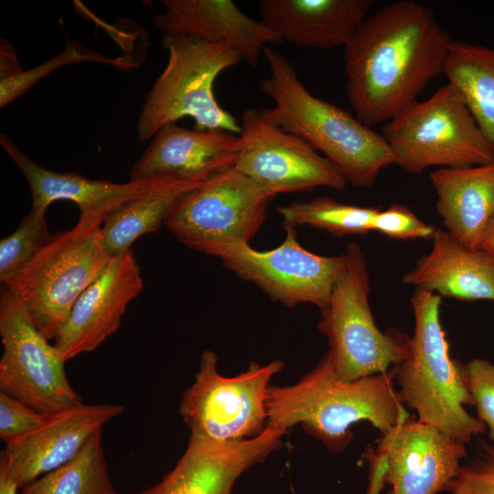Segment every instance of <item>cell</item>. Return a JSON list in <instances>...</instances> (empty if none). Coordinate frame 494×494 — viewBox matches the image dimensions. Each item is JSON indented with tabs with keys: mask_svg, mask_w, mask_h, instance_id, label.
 Returning <instances> with one entry per match:
<instances>
[{
	"mask_svg": "<svg viewBox=\"0 0 494 494\" xmlns=\"http://www.w3.org/2000/svg\"><path fill=\"white\" fill-rule=\"evenodd\" d=\"M452 41L434 12L415 1L393 2L367 16L344 47L347 94L356 117L370 126L415 102L443 73Z\"/></svg>",
	"mask_w": 494,
	"mask_h": 494,
	"instance_id": "obj_1",
	"label": "cell"
},
{
	"mask_svg": "<svg viewBox=\"0 0 494 494\" xmlns=\"http://www.w3.org/2000/svg\"><path fill=\"white\" fill-rule=\"evenodd\" d=\"M392 368L381 374L345 382L338 379L329 351L295 384L269 386L267 424L286 430L296 424L331 452L352 440L351 426L367 421L381 434L409 420Z\"/></svg>",
	"mask_w": 494,
	"mask_h": 494,
	"instance_id": "obj_2",
	"label": "cell"
},
{
	"mask_svg": "<svg viewBox=\"0 0 494 494\" xmlns=\"http://www.w3.org/2000/svg\"><path fill=\"white\" fill-rule=\"evenodd\" d=\"M263 56L269 77L260 88L274 102L273 107L260 110L267 121L322 152L354 187H371L383 168L395 164L382 134L311 94L278 50L266 47Z\"/></svg>",
	"mask_w": 494,
	"mask_h": 494,
	"instance_id": "obj_3",
	"label": "cell"
},
{
	"mask_svg": "<svg viewBox=\"0 0 494 494\" xmlns=\"http://www.w3.org/2000/svg\"><path fill=\"white\" fill-rule=\"evenodd\" d=\"M411 303L414 330L406 357L392 367L404 404L417 420L433 425L463 444L484 433L486 425L469 414L474 405L467 389L465 365L454 360L440 321L441 296L415 289Z\"/></svg>",
	"mask_w": 494,
	"mask_h": 494,
	"instance_id": "obj_4",
	"label": "cell"
},
{
	"mask_svg": "<svg viewBox=\"0 0 494 494\" xmlns=\"http://www.w3.org/2000/svg\"><path fill=\"white\" fill-rule=\"evenodd\" d=\"M103 214H81L75 226L53 236L5 284L37 328L55 339L80 295L113 259L102 242Z\"/></svg>",
	"mask_w": 494,
	"mask_h": 494,
	"instance_id": "obj_5",
	"label": "cell"
},
{
	"mask_svg": "<svg viewBox=\"0 0 494 494\" xmlns=\"http://www.w3.org/2000/svg\"><path fill=\"white\" fill-rule=\"evenodd\" d=\"M164 43L168 61L142 106L138 140L153 138L164 125L185 116L193 118L199 130L240 134V121L221 107L213 91L217 77L243 59L240 51L225 41L189 36H165Z\"/></svg>",
	"mask_w": 494,
	"mask_h": 494,
	"instance_id": "obj_6",
	"label": "cell"
},
{
	"mask_svg": "<svg viewBox=\"0 0 494 494\" xmlns=\"http://www.w3.org/2000/svg\"><path fill=\"white\" fill-rule=\"evenodd\" d=\"M382 135L395 165L419 174L430 166L494 162L493 154L457 89L446 83L386 122Z\"/></svg>",
	"mask_w": 494,
	"mask_h": 494,
	"instance_id": "obj_7",
	"label": "cell"
},
{
	"mask_svg": "<svg viewBox=\"0 0 494 494\" xmlns=\"http://www.w3.org/2000/svg\"><path fill=\"white\" fill-rule=\"evenodd\" d=\"M345 254L346 271L320 309L318 329L328 338L338 379L349 382L389 371L406 357L410 337L378 328L369 303L365 254L357 243H349Z\"/></svg>",
	"mask_w": 494,
	"mask_h": 494,
	"instance_id": "obj_8",
	"label": "cell"
},
{
	"mask_svg": "<svg viewBox=\"0 0 494 494\" xmlns=\"http://www.w3.org/2000/svg\"><path fill=\"white\" fill-rule=\"evenodd\" d=\"M274 198L231 167L187 193L164 224L185 246L217 257L228 248L249 244Z\"/></svg>",
	"mask_w": 494,
	"mask_h": 494,
	"instance_id": "obj_9",
	"label": "cell"
},
{
	"mask_svg": "<svg viewBox=\"0 0 494 494\" xmlns=\"http://www.w3.org/2000/svg\"><path fill=\"white\" fill-rule=\"evenodd\" d=\"M217 365V354L204 350L195 381L182 394L179 413L191 435L218 442L260 435L267 426L269 381L284 362H251L234 377L221 376Z\"/></svg>",
	"mask_w": 494,
	"mask_h": 494,
	"instance_id": "obj_10",
	"label": "cell"
},
{
	"mask_svg": "<svg viewBox=\"0 0 494 494\" xmlns=\"http://www.w3.org/2000/svg\"><path fill=\"white\" fill-rule=\"evenodd\" d=\"M0 336L1 392L45 414L82 403L67 379L57 348L5 287L0 293Z\"/></svg>",
	"mask_w": 494,
	"mask_h": 494,
	"instance_id": "obj_11",
	"label": "cell"
},
{
	"mask_svg": "<svg viewBox=\"0 0 494 494\" xmlns=\"http://www.w3.org/2000/svg\"><path fill=\"white\" fill-rule=\"evenodd\" d=\"M284 228L285 238L274 249L260 252L242 244L222 251L217 258L287 307L309 303L322 309L346 271L347 256L309 252L299 243L295 228Z\"/></svg>",
	"mask_w": 494,
	"mask_h": 494,
	"instance_id": "obj_12",
	"label": "cell"
},
{
	"mask_svg": "<svg viewBox=\"0 0 494 494\" xmlns=\"http://www.w3.org/2000/svg\"><path fill=\"white\" fill-rule=\"evenodd\" d=\"M241 124V148L233 167L273 196L314 189L343 190L347 180L324 156L297 136L247 109Z\"/></svg>",
	"mask_w": 494,
	"mask_h": 494,
	"instance_id": "obj_13",
	"label": "cell"
},
{
	"mask_svg": "<svg viewBox=\"0 0 494 494\" xmlns=\"http://www.w3.org/2000/svg\"><path fill=\"white\" fill-rule=\"evenodd\" d=\"M373 452L384 465L392 494L445 491L467 456L465 444L418 420L382 434Z\"/></svg>",
	"mask_w": 494,
	"mask_h": 494,
	"instance_id": "obj_14",
	"label": "cell"
},
{
	"mask_svg": "<svg viewBox=\"0 0 494 494\" xmlns=\"http://www.w3.org/2000/svg\"><path fill=\"white\" fill-rule=\"evenodd\" d=\"M286 431L267 424L254 437L228 442L190 435L175 467L156 485L134 494H231L241 475L277 449Z\"/></svg>",
	"mask_w": 494,
	"mask_h": 494,
	"instance_id": "obj_15",
	"label": "cell"
},
{
	"mask_svg": "<svg viewBox=\"0 0 494 494\" xmlns=\"http://www.w3.org/2000/svg\"><path fill=\"white\" fill-rule=\"evenodd\" d=\"M143 288L141 269L133 251L113 257L77 299L55 338L54 345L63 360L93 351L114 334L128 304Z\"/></svg>",
	"mask_w": 494,
	"mask_h": 494,
	"instance_id": "obj_16",
	"label": "cell"
},
{
	"mask_svg": "<svg viewBox=\"0 0 494 494\" xmlns=\"http://www.w3.org/2000/svg\"><path fill=\"white\" fill-rule=\"evenodd\" d=\"M124 411L120 404L83 403L48 414L29 434L6 443L3 452L19 488L72 459L88 439Z\"/></svg>",
	"mask_w": 494,
	"mask_h": 494,
	"instance_id": "obj_17",
	"label": "cell"
},
{
	"mask_svg": "<svg viewBox=\"0 0 494 494\" xmlns=\"http://www.w3.org/2000/svg\"><path fill=\"white\" fill-rule=\"evenodd\" d=\"M240 148L237 134L167 124L133 165L130 180L204 181L233 167Z\"/></svg>",
	"mask_w": 494,
	"mask_h": 494,
	"instance_id": "obj_18",
	"label": "cell"
},
{
	"mask_svg": "<svg viewBox=\"0 0 494 494\" xmlns=\"http://www.w3.org/2000/svg\"><path fill=\"white\" fill-rule=\"evenodd\" d=\"M164 11L154 17L165 36H189L225 41L255 68L268 44L282 40L262 21L246 16L231 0H163Z\"/></svg>",
	"mask_w": 494,
	"mask_h": 494,
	"instance_id": "obj_19",
	"label": "cell"
},
{
	"mask_svg": "<svg viewBox=\"0 0 494 494\" xmlns=\"http://www.w3.org/2000/svg\"><path fill=\"white\" fill-rule=\"evenodd\" d=\"M371 0H261L262 22L282 41L330 49L351 40Z\"/></svg>",
	"mask_w": 494,
	"mask_h": 494,
	"instance_id": "obj_20",
	"label": "cell"
},
{
	"mask_svg": "<svg viewBox=\"0 0 494 494\" xmlns=\"http://www.w3.org/2000/svg\"><path fill=\"white\" fill-rule=\"evenodd\" d=\"M433 246L403 277L405 285L459 300L494 302V258L436 229Z\"/></svg>",
	"mask_w": 494,
	"mask_h": 494,
	"instance_id": "obj_21",
	"label": "cell"
},
{
	"mask_svg": "<svg viewBox=\"0 0 494 494\" xmlns=\"http://www.w3.org/2000/svg\"><path fill=\"white\" fill-rule=\"evenodd\" d=\"M0 144L9 158L22 172L31 193V211L46 214L54 201L74 202L81 214H103L105 217L129 200L145 186L144 182L115 183L107 179H91L75 172L49 170L24 153L5 134Z\"/></svg>",
	"mask_w": 494,
	"mask_h": 494,
	"instance_id": "obj_22",
	"label": "cell"
},
{
	"mask_svg": "<svg viewBox=\"0 0 494 494\" xmlns=\"http://www.w3.org/2000/svg\"><path fill=\"white\" fill-rule=\"evenodd\" d=\"M429 177L446 231L466 246L480 248L484 232L494 219V162L440 167Z\"/></svg>",
	"mask_w": 494,
	"mask_h": 494,
	"instance_id": "obj_23",
	"label": "cell"
},
{
	"mask_svg": "<svg viewBox=\"0 0 494 494\" xmlns=\"http://www.w3.org/2000/svg\"><path fill=\"white\" fill-rule=\"evenodd\" d=\"M201 182L145 181L138 193L104 218L102 234L107 252L113 257L122 254L140 236L158 230L178 201Z\"/></svg>",
	"mask_w": 494,
	"mask_h": 494,
	"instance_id": "obj_24",
	"label": "cell"
},
{
	"mask_svg": "<svg viewBox=\"0 0 494 494\" xmlns=\"http://www.w3.org/2000/svg\"><path fill=\"white\" fill-rule=\"evenodd\" d=\"M443 74L463 97L494 156V48L453 40Z\"/></svg>",
	"mask_w": 494,
	"mask_h": 494,
	"instance_id": "obj_25",
	"label": "cell"
},
{
	"mask_svg": "<svg viewBox=\"0 0 494 494\" xmlns=\"http://www.w3.org/2000/svg\"><path fill=\"white\" fill-rule=\"evenodd\" d=\"M22 489L19 494H121L109 476L102 429L69 462Z\"/></svg>",
	"mask_w": 494,
	"mask_h": 494,
	"instance_id": "obj_26",
	"label": "cell"
},
{
	"mask_svg": "<svg viewBox=\"0 0 494 494\" xmlns=\"http://www.w3.org/2000/svg\"><path fill=\"white\" fill-rule=\"evenodd\" d=\"M379 209L338 202L328 197L294 201L277 208L284 227L310 226L337 236L364 235L371 231Z\"/></svg>",
	"mask_w": 494,
	"mask_h": 494,
	"instance_id": "obj_27",
	"label": "cell"
},
{
	"mask_svg": "<svg viewBox=\"0 0 494 494\" xmlns=\"http://www.w3.org/2000/svg\"><path fill=\"white\" fill-rule=\"evenodd\" d=\"M45 214L29 211L18 227L0 242V281L5 284L27 265L53 239Z\"/></svg>",
	"mask_w": 494,
	"mask_h": 494,
	"instance_id": "obj_28",
	"label": "cell"
},
{
	"mask_svg": "<svg viewBox=\"0 0 494 494\" xmlns=\"http://www.w3.org/2000/svg\"><path fill=\"white\" fill-rule=\"evenodd\" d=\"M92 61L109 64L117 68L129 67V62L124 59H111L87 49L77 41H68L63 52L53 57L44 64L29 70H21L18 73L0 81V106L5 107L17 97L22 95L38 81L49 74L55 69L70 63Z\"/></svg>",
	"mask_w": 494,
	"mask_h": 494,
	"instance_id": "obj_29",
	"label": "cell"
},
{
	"mask_svg": "<svg viewBox=\"0 0 494 494\" xmlns=\"http://www.w3.org/2000/svg\"><path fill=\"white\" fill-rule=\"evenodd\" d=\"M448 494H494V445L483 443L446 488Z\"/></svg>",
	"mask_w": 494,
	"mask_h": 494,
	"instance_id": "obj_30",
	"label": "cell"
},
{
	"mask_svg": "<svg viewBox=\"0 0 494 494\" xmlns=\"http://www.w3.org/2000/svg\"><path fill=\"white\" fill-rule=\"evenodd\" d=\"M467 389L477 407L478 418L494 441V363L480 358L465 365Z\"/></svg>",
	"mask_w": 494,
	"mask_h": 494,
	"instance_id": "obj_31",
	"label": "cell"
},
{
	"mask_svg": "<svg viewBox=\"0 0 494 494\" xmlns=\"http://www.w3.org/2000/svg\"><path fill=\"white\" fill-rule=\"evenodd\" d=\"M436 229L420 220L403 205L393 203L378 210L371 222V231L392 239H432Z\"/></svg>",
	"mask_w": 494,
	"mask_h": 494,
	"instance_id": "obj_32",
	"label": "cell"
},
{
	"mask_svg": "<svg viewBox=\"0 0 494 494\" xmlns=\"http://www.w3.org/2000/svg\"><path fill=\"white\" fill-rule=\"evenodd\" d=\"M48 416L0 392V438L5 444L34 431Z\"/></svg>",
	"mask_w": 494,
	"mask_h": 494,
	"instance_id": "obj_33",
	"label": "cell"
},
{
	"mask_svg": "<svg viewBox=\"0 0 494 494\" xmlns=\"http://www.w3.org/2000/svg\"><path fill=\"white\" fill-rule=\"evenodd\" d=\"M1 81L23 70L20 67L13 46L5 39H1Z\"/></svg>",
	"mask_w": 494,
	"mask_h": 494,
	"instance_id": "obj_34",
	"label": "cell"
},
{
	"mask_svg": "<svg viewBox=\"0 0 494 494\" xmlns=\"http://www.w3.org/2000/svg\"><path fill=\"white\" fill-rule=\"evenodd\" d=\"M18 488L10 476L6 459L2 453L0 458V494H19L17 493Z\"/></svg>",
	"mask_w": 494,
	"mask_h": 494,
	"instance_id": "obj_35",
	"label": "cell"
},
{
	"mask_svg": "<svg viewBox=\"0 0 494 494\" xmlns=\"http://www.w3.org/2000/svg\"><path fill=\"white\" fill-rule=\"evenodd\" d=\"M480 248L494 258V219L489 222L484 232Z\"/></svg>",
	"mask_w": 494,
	"mask_h": 494,
	"instance_id": "obj_36",
	"label": "cell"
}]
</instances>
